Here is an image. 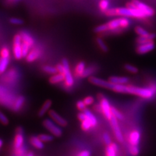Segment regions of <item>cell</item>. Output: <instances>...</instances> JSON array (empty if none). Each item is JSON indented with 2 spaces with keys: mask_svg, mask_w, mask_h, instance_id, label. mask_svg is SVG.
<instances>
[{
  "mask_svg": "<svg viewBox=\"0 0 156 156\" xmlns=\"http://www.w3.org/2000/svg\"><path fill=\"white\" fill-rule=\"evenodd\" d=\"M85 69H86V68H85V63L83 61H81V62H79V64H78L76 66V74L77 75H79L80 76L82 77Z\"/></svg>",
  "mask_w": 156,
  "mask_h": 156,
  "instance_id": "4316f807",
  "label": "cell"
},
{
  "mask_svg": "<svg viewBox=\"0 0 156 156\" xmlns=\"http://www.w3.org/2000/svg\"><path fill=\"white\" fill-rule=\"evenodd\" d=\"M43 126L52 133L53 135L60 137L62 135V130L60 126L55 124V122L50 119H45L43 121Z\"/></svg>",
  "mask_w": 156,
  "mask_h": 156,
  "instance_id": "277c9868",
  "label": "cell"
},
{
  "mask_svg": "<svg viewBox=\"0 0 156 156\" xmlns=\"http://www.w3.org/2000/svg\"><path fill=\"white\" fill-rule=\"evenodd\" d=\"M132 4L136 8L141 10L146 14V16L151 17L153 16L155 14V11L154 9L149 7L147 5L143 2H139V0H133Z\"/></svg>",
  "mask_w": 156,
  "mask_h": 156,
  "instance_id": "8992f818",
  "label": "cell"
},
{
  "mask_svg": "<svg viewBox=\"0 0 156 156\" xmlns=\"http://www.w3.org/2000/svg\"><path fill=\"white\" fill-rule=\"evenodd\" d=\"M22 38L20 33L16 34L13 39V54L16 59L20 60L23 58L22 51Z\"/></svg>",
  "mask_w": 156,
  "mask_h": 156,
  "instance_id": "3957f363",
  "label": "cell"
},
{
  "mask_svg": "<svg viewBox=\"0 0 156 156\" xmlns=\"http://www.w3.org/2000/svg\"><path fill=\"white\" fill-rule=\"evenodd\" d=\"M109 81L114 84H123L126 85L129 81V77L125 76H111L109 78Z\"/></svg>",
  "mask_w": 156,
  "mask_h": 156,
  "instance_id": "5bb4252c",
  "label": "cell"
},
{
  "mask_svg": "<svg viewBox=\"0 0 156 156\" xmlns=\"http://www.w3.org/2000/svg\"><path fill=\"white\" fill-rule=\"evenodd\" d=\"M2 145H3V140L2 139H0V148L2 147Z\"/></svg>",
  "mask_w": 156,
  "mask_h": 156,
  "instance_id": "c3c4849f",
  "label": "cell"
},
{
  "mask_svg": "<svg viewBox=\"0 0 156 156\" xmlns=\"http://www.w3.org/2000/svg\"><path fill=\"white\" fill-rule=\"evenodd\" d=\"M23 131L22 128H18L17 129V133L14 139V148L16 150L21 148L24 142V138L23 135Z\"/></svg>",
  "mask_w": 156,
  "mask_h": 156,
  "instance_id": "4fadbf2b",
  "label": "cell"
},
{
  "mask_svg": "<svg viewBox=\"0 0 156 156\" xmlns=\"http://www.w3.org/2000/svg\"><path fill=\"white\" fill-rule=\"evenodd\" d=\"M89 81L92 84L94 85L98 86L100 87L105 88L107 89L112 90L113 89V87L114 85V83H112L111 82L109 81L104 80L103 79H101V78H98L96 77H90L89 78Z\"/></svg>",
  "mask_w": 156,
  "mask_h": 156,
  "instance_id": "52a82bcc",
  "label": "cell"
},
{
  "mask_svg": "<svg viewBox=\"0 0 156 156\" xmlns=\"http://www.w3.org/2000/svg\"><path fill=\"white\" fill-rule=\"evenodd\" d=\"M41 50L39 48H34L31 51H29L26 57V60L29 62H31L41 56Z\"/></svg>",
  "mask_w": 156,
  "mask_h": 156,
  "instance_id": "9a60e30c",
  "label": "cell"
},
{
  "mask_svg": "<svg viewBox=\"0 0 156 156\" xmlns=\"http://www.w3.org/2000/svg\"><path fill=\"white\" fill-rule=\"evenodd\" d=\"M111 111H112V114H113V116H115L116 119H118L119 120H123L124 119V116L123 114L120 112L118 109H116L114 107H111Z\"/></svg>",
  "mask_w": 156,
  "mask_h": 156,
  "instance_id": "83f0119b",
  "label": "cell"
},
{
  "mask_svg": "<svg viewBox=\"0 0 156 156\" xmlns=\"http://www.w3.org/2000/svg\"><path fill=\"white\" fill-rule=\"evenodd\" d=\"M49 115L51 117V119H53V121H55L58 125L62 127H66L67 126L68 122L66 120L62 118L61 116L58 115L54 110H50L49 111Z\"/></svg>",
  "mask_w": 156,
  "mask_h": 156,
  "instance_id": "8fae6325",
  "label": "cell"
},
{
  "mask_svg": "<svg viewBox=\"0 0 156 156\" xmlns=\"http://www.w3.org/2000/svg\"><path fill=\"white\" fill-rule=\"evenodd\" d=\"M20 35L22 38V42L27 44L28 45L31 47L33 46L35 44V40H34L33 37L31 36L30 33H29L27 31H22L20 33Z\"/></svg>",
  "mask_w": 156,
  "mask_h": 156,
  "instance_id": "e0dca14e",
  "label": "cell"
},
{
  "mask_svg": "<svg viewBox=\"0 0 156 156\" xmlns=\"http://www.w3.org/2000/svg\"><path fill=\"white\" fill-rule=\"evenodd\" d=\"M62 64L64 66V75L65 77V81L66 84L68 87H72L74 83V80L71 73L69 62H68V61L66 58H63L62 61Z\"/></svg>",
  "mask_w": 156,
  "mask_h": 156,
  "instance_id": "5b68a950",
  "label": "cell"
},
{
  "mask_svg": "<svg viewBox=\"0 0 156 156\" xmlns=\"http://www.w3.org/2000/svg\"><path fill=\"white\" fill-rule=\"evenodd\" d=\"M155 48V45L154 41L149 42L143 44L139 45L136 49V51L139 55H144L146 54V53H148L150 51H153Z\"/></svg>",
  "mask_w": 156,
  "mask_h": 156,
  "instance_id": "30bf717a",
  "label": "cell"
},
{
  "mask_svg": "<svg viewBox=\"0 0 156 156\" xmlns=\"http://www.w3.org/2000/svg\"><path fill=\"white\" fill-rule=\"evenodd\" d=\"M83 101L85 102V104H86V105L89 106V105H91L92 104L94 103V99L92 96H87L85 98Z\"/></svg>",
  "mask_w": 156,
  "mask_h": 156,
  "instance_id": "ee69618b",
  "label": "cell"
},
{
  "mask_svg": "<svg viewBox=\"0 0 156 156\" xmlns=\"http://www.w3.org/2000/svg\"><path fill=\"white\" fill-rule=\"evenodd\" d=\"M140 140V134L139 131L134 130L131 131L129 136V142L131 145L138 146Z\"/></svg>",
  "mask_w": 156,
  "mask_h": 156,
  "instance_id": "2e32d148",
  "label": "cell"
},
{
  "mask_svg": "<svg viewBox=\"0 0 156 156\" xmlns=\"http://www.w3.org/2000/svg\"><path fill=\"white\" fill-rule=\"evenodd\" d=\"M76 106H77V108L79 109L81 111H83L85 109H86V104H85L84 101H82V100H80L77 102L76 104Z\"/></svg>",
  "mask_w": 156,
  "mask_h": 156,
  "instance_id": "60d3db41",
  "label": "cell"
},
{
  "mask_svg": "<svg viewBox=\"0 0 156 156\" xmlns=\"http://www.w3.org/2000/svg\"><path fill=\"white\" fill-rule=\"evenodd\" d=\"M107 31H108V27L106 23L101 24L94 28V32L96 33H102Z\"/></svg>",
  "mask_w": 156,
  "mask_h": 156,
  "instance_id": "e575fe53",
  "label": "cell"
},
{
  "mask_svg": "<svg viewBox=\"0 0 156 156\" xmlns=\"http://www.w3.org/2000/svg\"><path fill=\"white\" fill-rule=\"evenodd\" d=\"M103 139H104V143L105 144L108 146V145H110L112 142H111V139L109 135L107 133H105L104 135H103Z\"/></svg>",
  "mask_w": 156,
  "mask_h": 156,
  "instance_id": "7bdbcfd3",
  "label": "cell"
},
{
  "mask_svg": "<svg viewBox=\"0 0 156 156\" xmlns=\"http://www.w3.org/2000/svg\"><path fill=\"white\" fill-rule=\"evenodd\" d=\"M9 21L12 24H14V25H22L23 23L22 20L18 18H11L9 20Z\"/></svg>",
  "mask_w": 156,
  "mask_h": 156,
  "instance_id": "ab89813d",
  "label": "cell"
},
{
  "mask_svg": "<svg viewBox=\"0 0 156 156\" xmlns=\"http://www.w3.org/2000/svg\"><path fill=\"white\" fill-rule=\"evenodd\" d=\"M118 120H119L118 119H116L115 116H113V117L110 119V122H111L112 128H113L115 135L116 136V139L119 143H123L124 136L122 133V131L119 127Z\"/></svg>",
  "mask_w": 156,
  "mask_h": 156,
  "instance_id": "9c48e42d",
  "label": "cell"
},
{
  "mask_svg": "<svg viewBox=\"0 0 156 156\" xmlns=\"http://www.w3.org/2000/svg\"><path fill=\"white\" fill-rule=\"evenodd\" d=\"M38 137L44 143L51 142V141H52L53 139H54L53 136L48 134H41L38 135Z\"/></svg>",
  "mask_w": 156,
  "mask_h": 156,
  "instance_id": "d6a6232c",
  "label": "cell"
},
{
  "mask_svg": "<svg viewBox=\"0 0 156 156\" xmlns=\"http://www.w3.org/2000/svg\"><path fill=\"white\" fill-rule=\"evenodd\" d=\"M65 79V77L64 74H61V73H58V74H53L50 78V83L51 84H56L62 81H64Z\"/></svg>",
  "mask_w": 156,
  "mask_h": 156,
  "instance_id": "7402d4cb",
  "label": "cell"
},
{
  "mask_svg": "<svg viewBox=\"0 0 156 156\" xmlns=\"http://www.w3.org/2000/svg\"><path fill=\"white\" fill-rule=\"evenodd\" d=\"M31 143L34 147L38 150H42L44 148V142H42V141L39 139L38 136H32L31 138Z\"/></svg>",
  "mask_w": 156,
  "mask_h": 156,
  "instance_id": "44dd1931",
  "label": "cell"
},
{
  "mask_svg": "<svg viewBox=\"0 0 156 156\" xmlns=\"http://www.w3.org/2000/svg\"><path fill=\"white\" fill-rule=\"evenodd\" d=\"M25 97L23 96H18L15 101V104L14 105L13 109L14 111H18L20 109L22 108V107L23 106L24 102H25Z\"/></svg>",
  "mask_w": 156,
  "mask_h": 156,
  "instance_id": "cb8c5ba5",
  "label": "cell"
},
{
  "mask_svg": "<svg viewBox=\"0 0 156 156\" xmlns=\"http://www.w3.org/2000/svg\"><path fill=\"white\" fill-rule=\"evenodd\" d=\"M27 156H34V154H33V153H31V152H29V153L27 155Z\"/></svg>",
  "mask_w": 156,
  "mask_h": 156,
  "instance_id": "681fc988",
  "label": "cell"
},
{
  "mask_svg": "<svg viewBox=\"0 0 156 156\" xmlns=\"http://www.w3.org/2000/svg\"><path fill=\"white\" fill-rule=\"evenodd\" d=\"M124 68L127 71L131 73V74H137V73L139 72L138 68L135 66L132 65L126 64L124 65Z\"/></svg>",
  "mask_w": 156,
  "mask_h": 156,
  "instance_id": "836d02e7",
  "label": "cell"
},
{
  "mask_svg": "<svg viewBox=\"0 0 156 156\" xmlns=\"http://www.w3.org/2000/svg\"><path fill=\"white\" fill-rule=\"evenodd\" d=\"M91 127H92V124L87 118L85 120L81 122V128L84 131H88L90 129Z\"/></svg>",
  "mask_w": 156,
  "mask_h": 156,
  "instance_id": "8d00e7d4",
  "label": "cell"
},
{
  "mask_svg": "<svg viewBox=\"0 0 156 156\" xmlns=\"http://www.w3.org/2000/svg\"><path fill=\"white\" fill-rule=\"evenodd\" d=\"M0 122H1L4 125H7L9 122V119L4 115V113H2L1 111H0Z\"/></svg>",
  "mask_w": 156,
  "mask_h": 156,
  "instance_id": "f35d334b",
  "label": "cell"
},
{
  "mask_svg": "<svg viewBox=\"0 0 156 156\" xmlns=\"http://www.w3.org/2000/svg\"><path fill=\"white\" fill-rule=\"evenodd\" d=\"M52 105V101L50 100H46L42 106L41 107V108L39 110L38 113V116L39 117H42L46 115V113L49 111V109H50V107Z\"/></svg>",
  "mask_w": 156,
  "mask_h": 156,
  "instance_id": "ac0fdd59",
  "label": "cell"
},
{
  "mask_svg": "<svg viewBox=\"0 0 156 156\" xmlns=\"http://www.w3.org/2000/svg\"><path fill=\"white\" fill-rule=\"evenodd\" d=\"M109 0H101L99 3V8L101 11L105 12L109 9Z\"/></svg>",
  "mask_w": 156,
  "mask_h": 156,
  "instance_id": "1f68e13d",
  "label": "cell"
},
{
  "mask_svg": "<svg viewBox=\"0 0 156 156\" xmlns=\"http://www.w3.org/2000/svg\"><path fill=\"white\" fill-rule=\"evenodd\" d=\"M155 38H156V34L154 33H150L149 36H148V37L139 36V37L136 39V43H137L139 45L143 44H144L146 42H152V41H154Z\"/></svg>",
  "mask_w": 156,
  "mask_h": 156,
  "instance_id": "d6986e66",
  "label": "cell"
},
{
  "mask_svg": "<svg viewBox=\"0 0 156 156\" xmlns=\"http://www.w3.org/2000/svg\"><path fill=\"white\" fill-rule=\"evenodd\" d=\"M58 73H61V74H64V66L62 64H58L56 66Z\"/></svg>",
  "mask_w": 156,
  "mask_h": 156,
  "instance_id": "bcb514c9",
  "label": "cell"
},
{
  "mask_svg": "<svg viewBox=\"0 0 156 156\" xmlns=\"http://www.w3.org/2000/svg\"><path fill=\"white\" fill-rule=\"evenodd\" d=\"M112 90L119 92V93L127 94V85L123 84H114Z\"/></svg>",
  "mask_w": 156,
  "mask_h": 156,
  "instance_id": "484cf974",
  "label": "cell"
},
{
  "mask_svg": "<svg viewBox=\"0 0 156 156\" xmlns=\"http://www.w3.org/2000/svg\"><path fill=\"white\" fill-rule=\"evenodd\" d=\"M118 146L115 143H111L110 145L107 146L106 156H116Z\"/></svg>",
  "mask_w": 156,
  "mask_h": 156,
  "instance_id": "ffe728a7",
  "label": "cell"
},
{
  "mask_svg": "<svg viewBox=\"0 0 156 156\" xmlns=\"http://www.w3.org/2000/svg\"><path fill=\"white\" fill-rule=\"evenodd\" d=\"M155 93L156 92L150 87L148 88H143L130 85H127V94L136 95L144 99L152 98Z\"/></svg>",
  "mask_w": 156,
  "mask_h": 156,
  "instance_id": "7a4b0ae2",
  "label": "cell"
},
{
  "mask_svg": "<svg viewBox=\"0 0 156 156\" xmlns=\"http://www.w3.org/2000/svg\"><path fill=\"white\" fill-rule=\"evenodd\" d=\"M30 48H31V47L29 46V45H28L27 44L22 42V51L23 58L27 57V55H28V53L29 52V50H30Z\"/></svg>",
  "mask_w": 156,
  "mask_h": 156,
  "instance_id": "d590c367",
  "label": "cell"
},
{
  "mask_svg": "<svg viewBox=\"0 0 156 156\" xmlns=\"http://www.w3.org/2000/svg\"><path fill=\"white\" fill-rule=\"evenodd\" d=\"M116 16L122 17H132L136 18H143L146 17V14L141 10L134 7L132 3L128 7H120L115 9Z\"/></svg>",
  "mask_w": 156,
  "mask_h": 156,
  "instance_id": "6da1fadb",
  "label": "cell"
},
{
  "mask_svg": "<svg viewBox=\"0 0 156 156\" xmlns=\"http://www.w3.org/2000/svg\"><path fill=\"white\" fill-rule=\"evenodd\" d=\"M83 112L85 113L87 118L90 120L92 127L96 126L98 124V120H97L96 117L93 115V113H92L89 109H88L87 108L83 111Z\"/></svg>",
  "mask_w": 156,
  "mask_h": 156,
  "instance_id": "603a6c76",
  "label": "cell"
},
{
  "mask_svg": "<svg viewBox=\"0 0 156 156\" xmlns=\"http://www.w3.org/2000/svg\"><path fill=\"white\" fill-rule=\"evenodd\" d=\"M139 148L138 147V146L136 145H131L130 148H129V152L130 154L133 155V156H136L139 155Z\"/></svg>",
  "mask_w": 156,
  "mask_h": 156,
  "instance_id": "74e56055",
  "label": "cell"
},
{
  "mask_svg": "<svg viewBox=\"0 0 156 156\" xmlns=\"http://www.w3.org/2000/svg\"><path fill=\"white\" fill-rule=\"evenodd\" d=\"M100 107L102 113L105 116L107 119L110 120V119L113 117V114L111 111V107L110 105L109 102L106 98L102 97L100 100Z\"/></svg>",
  "mask_w": 156,
  "mask_h": 156,
  "instance_id": "ba28073f",
  "label": "cell"
},
{
  "mask_svg": "<svg viewBox=\"0 0 156 156\" xmlns=\"http://www.w3.org/2000/svg\"><path fill=\"white\" fill-rule=\"evenodd\" d=\"M9 64V57L0 58V74L5 72Z\"/></svg>",
  "mask_w": 156,
  "mask_h": 156,
  "instance_id": "d4e9b609",
  "label": "cell"
},
{
  "mask_svg": "<svg viewBox=\"0 0 156 156\" xmlns=\"http://www.w3.org/2000/svg\"><path fill=\"white\" fill-rule=\"evenodd\" d=\"M107 26L108 27V31H119L120 29H123L122 27V20L121 18L112 20L107 22Z\"/></svg>",
  "mask_w": 156,
  "mask_h": 156,
  "instance_id": "7c38bea8",
  "label": "cell"
},
{
  "mask_svg": "<svg viewBox=\"0 0 156 156\" xmlns=\"http://www.w3.org/2000/svg\"><path fill=\"white\" fill-rule=\"evenodd\" d=\"M1 57H9L10 51L7 47H4L1 50Z\"/></svg>",
  "mask_w": 156,
  "mask_h": 156,
  "instance_id": "b9f144b4",
  "label": "cell"
},
{
  "mask_svg": "<svg viewBox=\"0 0 156 156\" xmlns=\"http://www.w3.org/2000/svg\"><path fill=\"white\" fill-rule=\"evenodd\" d=\"M96 42L97 44L98 45L99 48L101 49V50L103 51L104 52H107L109 50V48L106 45V44L104 42V41L100 37L96 38Z\"/></svg>",
  "mask_w": 156,
  "mask_h": 156,
  "instance_id": "f1b7e54d",
  "label": "cell"
},
{
  "mask_svg": "<svg viewBox=\"0 0 156 156\" xmlns=\"http://www.w3.org/2000/svg\"><path fill=\"white\" fill-rule=\"evenodd\" d=\"M78 156H90V152L88 150H85L81 152Z\"/></svg>",
  "mask_w": 156,
  "mask_h": 156,
  "instance_id": "7dc6e473",
  "label": "cell"
},
{
  "mask_svg": "<svg viewBox=\"0 0 156 156\" xmlns=\"http://www.w3.org/2000/svg\"><path fill=\"white\" fill-rule=\"evenodd\" d=\"M77 117H78V119H79V120H80L81 122L87 119V116H86L85 113H84L83 111L80 112V113L79 114H78Z\"/></svg>",
  "mask_w": 156,
  "mask_h": 156,
  "instance_id": "f6af8a7d",
  "label": "cell"
},
{
  "mask_svg": "<svg viewBox=\"0 0 156 156\" xmlns=\"http://www.w3.org/2000/svg\"><path fill=\"white\" fill-rule=\"evenodd\" d=\"M135 30V32L136 33V34L140 37H148L150 35V33H148L147 31L145 30L144 28L141 27L140 26L136 27Z\"/></svg>",
  "mask_w": 156,
  "mask_h": 156,
  "instance_id": "4dcf8cb0",
  "label": "cell"
},
{
  "mask_svg": "<svg viewBox=\"0 0 156 156\" xmlns=\"http://www.w3.org/2000/svg\"><path fill=\"white\" fill-rule=\"evenodd\" d=\"M42 70L44 71L45 72L48 73V74H55L58 72L57 69L56 67L54 66H49V65H46L44 66H43Z\"/></svg>",
  "mask_w": 156,
  "mask_h": 156,
  "instance_id": "f546056e",
  "label": "cell"
}]
</instances>
